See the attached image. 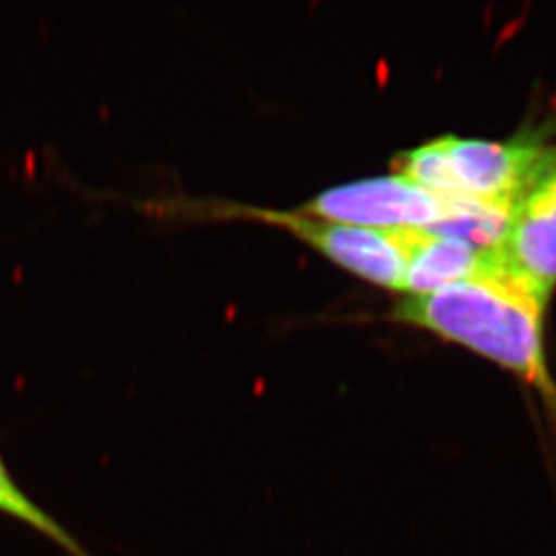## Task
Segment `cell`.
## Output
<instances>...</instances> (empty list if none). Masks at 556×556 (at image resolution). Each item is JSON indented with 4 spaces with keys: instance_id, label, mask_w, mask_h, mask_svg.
<instances>
[{
    "instance_id": "obj_1",
    "label": "cell",
    "mask_w": 556,
    "mask_h": 556,
    "mask_svg": "<svg viewBox=\"0 0 556 556\" xmlns=\"http://www.w3.org/2000/svg\"><path fill=\"white\" fill-rule=\"evenodd\" d=\"M546 301L533 285L506 267L501 254L497 265L478 278L405 298L393 317L470 348L514 372L542 400L556 448V383L542 331Z\"/></svg>"
},
{
    "instance_id": "obj_2",
    "label": "cell",
    "mask_w": 556,
    "mask_h": 556,
    "mask_svg": "<svg viewBox=\"0 0 556 556\" xmlns=\"http://www.w3.org/2000/svg\"><path fill=\"white\" fill-rule=\"evenodd\" d=\"M147 207L157 215L179 220L251 218L283 227L353 274L388 289L400 290L409 257L410 229L383 231L309 218L298 211L263 210L237 202L189 197L152 200Z\"/></svg>"
},
{
    "instance_id": "obj_3",
    "label": "cell",
    "mask_w": 556,
    "mask_h": 556,
    "mask_svg": "<svg viewBox=\"0 0 556 556\" xmlns=\"http://www.w3.org/2000/svg\"><path fill=\"white\" fill-rule=\"evenodd\" d=\"M459 199L432 193L404 175H391L326 189L298 213L383 231H429L456 213Z\"/></svg>"
},
{
    "instance_id": "obj_4",
    "label": "cell",
    "mask_w": 556,
    "mask_h": 556,
    "mask_svg": "<svg viewBox=\"0 0 556 556\" xmlns=\"http://www.w3.org/2000/svg\"><path fill=\"white\" fill-rule=\"evenodd\" d=\"M445 163L446 197H468L515 210L555 159L533 142H490L446 136L438 139Z\"/></svg>"
},
{
    "instance_id": "obj_5",
    "label": "cell",
    "mask_w": 556,
    "mask_h": 556,
    "mask_svg": "<svg viewBox=\"0 0 556 556\" xmlns=\"http://www.w3.org/2000/svg\"><path fill=\"white\" fill-rule=\"evenodd\" d=\"M501 254L509 270L549 295L556 285V155L515 205Z\"/></svg>"
},
{
    "instance_id": "obj_6",
    "label": "cell",
    "mask_w": 556,
    "mask_h": 556,
    "mask_svg": "<svg viewBox=\"0 0 556 556\" xmlns=\"http://www.w3.org/2000/svg\"><path fill=\"white\" fill-rule=\"evenodd\" d=\"M501 260L498 251H483L457 238L410 229L409 257L400 290L429 294L451 285L478 278Z\"/></svg>"
},
{
    "instance_id": "obj_7",
    "label": "cell",
    "mask_w": 556,
    "mask_h": 556,
    "mask_svg": "<svg viewBox=\"0 0 556 556\" xmlns=\"http://www.w3.org/2000/svg\"><path fill=\"white\" fill-rule=\"evenodd\" d=\"M0 515L21 522L35 531L54 546H59L68 556H94L60 522L48 509L27 494L21 484L16 483L0 452Z\"/></svg>"
}]
</instances>
